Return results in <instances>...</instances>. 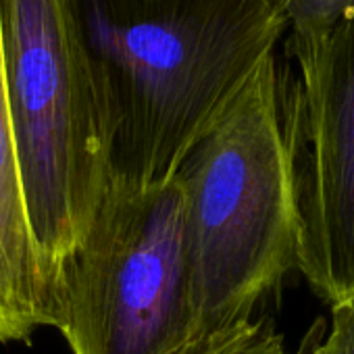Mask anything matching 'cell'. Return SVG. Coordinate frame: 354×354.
<instances>
[{"instance_id":"obj_10","label":"cell","mask_w":354,"mask_h":354,"mask_svg":"<svg viewBox=\"0 0 354 354\" xmlns=\"http://www.w3.org/2000/svg\"><path fill=\"white\" fill-rule=\"evenodd\" d=\"M325 331H327V321L323 317H317L310 323V327L306 329V333L302 335V339H300V344H298L294 354H315V348L321 342Z\"/></svg>"},{"instance_id":"obj_1","label":"cell","mask_w":354,"mask_h":354,"mask_svg":"<svg viewBox=\"0 0 354 354\" xmlns=\"http://www.w3.org/2000/svg\"><path fill=\"white\" fill-rule=\"evenodd\" d=\"M113 177L167 184L290 32L277 0H63Z\"/></svg>"},{"instance_id":"obj_3","label":"cell","mask_w":354,"mask_h":354,"mask_svg":"<svg viewBox=\"0 0 354 354\" xmlns=\"http://www.w3.org/2000/svg\"><path fill=\"white\" fill-rule=\"evenodd\" d=\"M9 104L34 238L61 290L113 177V144L63 0H0Z\"/></svg>"},{"instance_id":"obj_2","label":"cell","mask_w":354,"mask_h":354,"mask_svg":"<svg viewBox=\"0 0 354 354\" xmlns=\"http://www.w3.org/2000/svg\"><path fill=\"white\" fill-rule=\"evenodd\" d=\"M300 82L273 53L180 171L194 342L254 321L298 265Z\"/></svg>"},{"instance_id":"obj_7","label":"cell","mask_w":354,"mask_h":354,"mask_svg":"<svg viewBox=\"0 0 354 354\" xmlns=\"http://www.w3.org/2000/svg\"><path fill=\"white\" fill-rule=\"evenodd\" d=\"M290 21V38L310 40L329 32L354 11V0H277Z\"/></svg>"},{"instance_id":"obj_8","label":"cell","mask_w":354,"mask_h":354,"mask_svg":"<svg viewBox=\"0 0 354 354\" xmlns=\"http://www.w3.org/2000/svg\"><path fill=\"white\" fill-rule=\"evenodd\" d=\"M198 354H294L288 352L283 335L275 329L269 317L254 321L213 339Z\"/></svg>"},{"instance_id":"obj_4","label":"cell","mask_w":354,"mask_h":354,"mask_svg":"<svg viewBox=\"0 0 354 354\" xmlns=\"http://www.w3.org/2000/svg\"><path fill=\"white\" fill-rule=\"evenodd\" d=\"M73 354H198L180 177H111L65 271L59 327Z\"/></svg>"},{"instance_id":"obj_6","label":"cell","mask_w":354,"mask_h":354,"mask_svg":"<svg viewBox=\"0 0 354 354\" xmlns=\"http://www.w3.org/2000/svg\"><path fill=\"white\" fill-rule=\"evenodd\" d=\"M61 290L34 238L9 104L0 24V342H30L59 327Z\"/></svg>"},{"instance_id":"obj_9","label":"cell","mask_w":354,"mask_h":354,"mask_svg":"<svg viewBox=\"0 0 354 354\" xmlns=\"http://www.w3.org/2000/svg\"><path fill=\"white\" fill-rule=\"evenodd\" d=\"M329 306V329L317 344L315 354H354V294Z\"/></svg>"},{"instance_id":"obj_5","label":"cell","mask_w":354,"mask_h":354,"mask_svg":"<svg viewBox=\"0 0 354 354\" xmlns=\"http://www.w3.org/2000/svg\"><path fill=\"white\" fill-rule=\"evenodd\" d=\"M300 82L298 265L333 304L354 294V11L310 40L288 38Z\"/></svg>"}]
</instances>
